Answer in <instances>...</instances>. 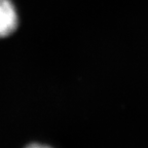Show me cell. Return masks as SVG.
<instances>
[{
	"label": "cell",
	"mask_w": 148,
	"mask_h": 148,
	"mask_svg": "<svg viewBox=\"0 0 148 148\" xmlns=\"http://www.w3.org/2000/svg\"><path fill=\"white\" fill-rule=\"evenodd\" d=\"M26 148H51L49 146L43 145V144H38V143H34V144H30L29 146H27Z\"/></svg>",
	"instance_id": "7a4b0ae2"
},
{
	"label": "cell",
	"mask_w": 148,
	"mask_h": 148,
	"mask_svg": "<svg viewBox=\"0 0 148 148\" xmlns=\"http://www.w3.org/2000/svg\"><path fill=\"white\" fill-rule=\"evenodd\" d=\"M18 24V14L12 0H0V38L12 34Z\"/></svg>",
	"instance_id": "6da1fadb"
}]
</instances>
